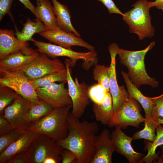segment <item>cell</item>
Returning <instances> with one entry per match:
<instances>
[{"instance_id":"obj_33","label":"cell","mask_w":163,"mask_h":163,"mask_svg":"<svg viewBox=\"0 0 163 163\" xmlns=\"http://www.w3.org/2000/svg\"><path fill=\"white\" fill-rule=\"evenodd\" d=\"M107 91L102 86L97 83L90 87L89 96L94 103L100 104L102 102Z\"/></svg>"},{"instance_id":"obj_36","label":"cell","mask_w":163,"mask_h":163,"mask_svg":"<svg viewBox=\"0 0 163 163\" xmlns=\"http://www.w3.org/2000/svg\"><path fill=\"white\" fill-rule=\"evenodd\" d=\"M101 2L107 9L110 14L112 13L119 14L122 16L123 13L117 6L113 0H97Z\"/></svg>"},{"instance_id":"obj_6","label":"cell","mask_w":163,"mask_h":163,"mask_svg":"<svg viewBox=\"0 0 163 163\" xmlns=\"http://www.w3.org/2000/svg\"><path fill=\"white\" fill-rule=\"evenodd\" d=\"M70 59H65L67 70V81L69 94L72 102V113L79 119L84 113L90 103L88 91L90 86L85 82L80 83L77 78L73 79L71 73Z\"/></svg>"},{"instance_id":"obj_8","label":"cell","mask_w":163,"mask_h":163,"mask_svg":"<svg viewBox=\"0 0 163 163\" xmlns=\"http://www.w3.org/2000/svg\"><path fill=\"white\" fill-rule=\"evenodd\" d=\"M0 85L11 88L31 101L39 100L36 89L23 71H8L0 69Z\"/></svg>"},{"instance_id":"obj_37","label":"cell","mask_w":163,"mask_h":163,"mask_svg":"<svg viewBox=\"0 0 163 163\" xmlns=\"http://www.w3.org/2000/svg\"><path fill=\"white\" fill-rule=\"evenodd\" d=\"M13 129L8 120L2 114H0V136L8 133Z\"/></svg>"},{"instance_id":"obj_20","label":"cell","mask_w":163,"mask_h":163,"mask_svg":"<svg viewBox=\"0 0 163 163\" xmlns=\"http://www.w3.org/2000/svg\"><path fill=\"white\" fill-rule=\"evenodd\" d=\"M36 19L42 22L47 30L59 28L57 25L53 7L51 2L49 0H36Z\"/></svg>"},{"instance_id":"obj_41","label":"cell","mask_w":163,"mask_h":163,"mask_svg":"<svg viewBox=\"0 0 163 163\" xmlns=\"http://www.w3.org/2000/svg\"><path fill=\"white\" fill-rule=\"evenodd\" d=\"M161 149L162 153L161 156L158 157L157 163H163V145L160 146Z\"/></svg>"},{"instance_id":"obj_39","label":"cell","mask_w":163,"mask_h":163,"mask_svg":"<svg viewBox=\"0 0 163 163\" xmlns=\"http://www.w3.org/2000/svg\"><path fill=\"white\" fill-rule=\"evenodd\" d=\"M22 3L25 8L29 10L35 15V7L30 2L29 0H18Z\"/></svg>"},{"instance_id":"obj_1","label":"cell","mask_w":163,"mask_h":163,"mask_svg":"<svg viewBox=\"0 0 163 163\" xmlns=\"http://www.w3.org/2000/svg\"><path fill=\"white\" fill-rule=\"evenodd\" d=\"M68 121V136L56 142L57 144L73 152L77 156V163H91L95 153L94 145L98 125L95 122H81L71 112Z\"/></svg>"},{"instance_id":"obj_2","label":"cell","mask_w":163,"mask_h":163,"mask_svg":"<svg viewBox=\"0 0 163 163\" xmlns=\"http://www.w3.org/2000/svg\"><path fill=\"white\" fill-rule=\"evenodd\" d=\"M72 104L53 108L47 115L29 126L28 130L45 135L57 142L68 136V117Z\"/></svg>"},{"instance_id":"obj_28","label":"cell","mask_w":163,"mask_h":163,"mask_svg":"<svg viewBox=\"0 0 163 163\" xmlns=\"http://www.w3.org/2000/svg\"><path fill=\"white\" fill-rule=\"evenodd\" d=\"M156 138L153 142L150 141L147 143L146 146L148 151L147 155L143 159V162L145 163H151L157 159L158 156L155 153L156 148L163 145V126L159 125L156 130Z\"/></svg>"},{"instance_id":"obj_15","label":"cell","mask_w":163,"mask_h":163,"mask_svg":"<svg viewBox=\"0 0 163 163\" xmlns=\"http://www.w3.org/2000/svg\"><path fill=\"white\" fill-rule=\"evenodd\" d=\"M110 136L115 147V151L125 156L129 163L143 162L145 156L143 154L134 150L131 144L133 140L132 137L127 136L118 127H115Z\"/></svg>"},{"instance_id":"obj_24","label":"cell","mask_w":163,"mask_h":163,"mask_svg":"<svg viewBox=\"0 0 163 163\" xmlns=\"http://www.w3.org/2000/svg\"><path fill=\"white\" fill-rule=\"evenodd\" d=\"M53 108L52 106L43 100L31 101L29 109L24 116V119L29 126L33 122L48 114Z\"/></svg>"},{"instance_id":"obj_9","label":"cell","mask_w":163,"mask_h":163,"mask_svg":"<svg viewBox=\"0 0 163 163\" xmlns=\"http://www.w3.org/2000/svg\"><path fill=\"white\" fill-rule=\"evenodd\" d=\"M137 101L129 97L121 107L114 113L107 124L110 127H118L125 129L131 126L139 128L145 118L140 113V107Z\"/></svg>"},{"instance_id":"obj_22","label":"cell","mask_w":163,"mask_h":163,"mask_svg":"<svg viewBox=\"0 0 163 163\" xmlns=\"http://www.w3.org/2000/svg\"><path fill=\"white\" fill-rule=\"evenodd\" d=\"M121 74L126 84L129 97L135 99L141 104L145 111V118L151 117L152 107L150 97L142 94L132 82L127 73L122 71Z\"/></svg>"},{"instance_id":"obj_32","label":"cell","mask_w":163,"mask_h":163,"mask_svg":"<svg viewBox=\"0 0 163 163\" xmlns=\"http://www.w3.org/2000/svg\"><path fill=\"white\" fill-rule=\"evenodd\" d=\"M152 107L151 117L161 124L163 123V94L156 97H150Z\"/></svg>"},{"instance_id":"obj_19","label":"cell","mask_w":163,"mask_h":163,"mask_svg":"<svg viewBox=\"0 0 163 163\" xmlns=\"http://www.w3.org/2000/svg\"><path fill=\"white\" fill-rule=\"evenodd\" d=\"M12 30L0 29V60L29 46L27 41L21 40Z\"/></svg>"},{"instance_id":"obj_12","label":"cell","mask_w":163,"mask_h":163,"mask_svg":"<svg viewBox=\"0 0 163 163\" xmlns=\"http://www.w3.org/2000/svg\"><path fill=\"white\" fill-rule=\"evenodd\" d=\"M66 83H53L43 88H39L36 91L39 100H43L53 108L60 107L72 104Z\"/></svg>"},{"instance_id":"obj_7","label":"cell","mask_w":163,"mask_h":163,"mask_svg":"<svg viewBox=\"0 0 163 163\" xmlns=\"http://www.w3.org/2000/svg\"><path fill=\"white\" fill-rule=\"evenodd\" d=\"M63 148L49 137L39 134L26 152L30 163H43L47 158L61 162L60 154Z\"/></svg>"},{"instance_id":"obj_35","label":"cell","mask_w":163,"mask_h":163,"mask_svg":"<svg viewBox=\"0 0 163 163\" xmlns=\"http://www.w3.org/2000/svg\"><path fill=\"white\" fill-rule=\"evenodd\" d=\"M13 0H0V21L6 14L11 17L10 9Z\"/></svg>"},{"instance_id":"obj_25","label":"cell","mask_w":163,"mask_h":163,"mask_svg":"<svg viewBox=\"0 0 163 163\" xmlns=\"http://www.w3.org/2000/svg\"><path fill=\"white\" fill-rule=\"evenodd\" d=\"M23 28L19 31L15 27V35L19 40L25 41H31L33 36L35 34H39L47 28L41 21L35 19L31 20L27 18L26 22L23 24Z\"/></svg>"},{"instance_id":"obj_31","label":"cell","mask_w":163,"mask_h":163,"mask_svg":"<svg viewBox=\"0 0 163 163\" xmlns=\"http://www.w3.org/2000/svg\"><path fill=\"white\" fill-rule=\"evenodd\" d=\"M26 130L14 129L8 133L0 136V153L17 140Z\"/></svg>"},{"instance_id":"obj_34","label":"cell","mask_w":163,"mask_h":163,"mask_svg":"<svg viewBox=\"0 0 163 163\" xmlns=\"http://www.w3.org/2000/svg\"><path fill=\"white\" fill-rule=\"evenodd\" d=\"M60 155L61 162L62 163H77V156L73 152L69 149H63Z\"/></svg>"},{"instance_id":"obj_17","label":"cell","mask_w":163,"mask_h":163,"mask_svg":"<svg viewBox=\"0 0 163 163\" xmlns=\"http://www.w3.org/2000/svg\"><path fill=\"white\" fill-rule=\"evenodd\" d=\"M111 133L107 128L97 135L95 142V154L91 163H112V156L115 151L111 137Z\"/></svg>"},{"instance_id":"obj_38","label":"cell","mask_w":163,"mask_h":163,"mask_svg":"<svg viewBox=\"0 0 163 163\" xmlns=\"http://www.w3.org/2000/svg\"><path fill=\"white\" fill-rule=\"evenodd\" d=\"M6 163H30V161L26 152H24L15 155Z\"/></svg>"},{"instance_id":"obj_14","label":"cell","mask_w":163,"mask_h":163,"mask_svg":"<svg viewBox=\"0 0 163 163\" xmlns=\"http://www.w3.org/2000/svg\"><path fill=\"white\" fill-rule=\"evenodd\" d=\"M30 102L21 96L15 98L4 109L2 115L14 129L28 130L29 125L23 117L29 109Z\"/></svg>"},{"instance_id":"obj_29","label":"cell","mask_w":163,"mask_h":163,"mask_svg":"<svg viewBox=\"0 0 163 163\" xmlns=\"http://www.w3.org/2000/svg\"><path fill=\"white\" fill-rule=\"evenodd\" d=\"M94 79L102 86L107 91H110L109 67L98 63L94 65L93 71Z\"/></svg>"},{"instance_id":"obj_16","label":"cell","mask_w":163,"mask_h":163,"mask_svg":"<svg viewBox=\"0 0 163 163\" xmlns=\"http://www.w3.org/2000/svg\"><path fill=\"white\" fill-rule=\"evenodd\" d=\"M38 53L37 49L26 47L0 60V69L8 71L21 70L34 59Z\"/></svg>"},{"instance_id":"obj_3","label":"cell","mask_w":163,"mask_h":163,"mask_svg":"<svg viewBox=\"0 0 163 163\" xmlns=\"http://www.w3.org/2000/svg\"><path fill=\"white\" fill-rule=\"evenodd\" d=\"M152 42L145 49L132 51L119 48L117 53L120 63L128 69L127 74L133 83L138 88L142 85L158 87V82L149 76L145 68L144 59L146 53L155 45Z\"/></svg>"},{"instance_id":"obj_40","label":"cell","mask_w":163,"mask_h":163,"mask_svg":"<svg viewBox=\"0 0 163 163\" xmlns=\"http://www.w3.org/2000/svg\"><path fill=\"white\" fill-rule=\"evenodd\" d=\"M150 8L155 7L156 8L161 9L163 11V0H155L154 1L149 2Z\"/></svg>"},{"instance_id":"obj_30","label":"cell","mask_w":163,"mask_h":163,"mask_svg":"<svg viewBox=\"0 0 163 163\" xmlns=\"http://www.w3.org/2000/svg\"><path fill=\"white\" fill-rule=\"evenodd\" d=\"M21 96L11 88L0 85V114H3L5 108L16 98Z\"/></svg>"},{"instance_id":"obj_18","label":"cell","mask_w":163,"mask_h":163,"mask_svg":"<svg viewBox=\"0 0 163 163\" xmlns=\"http://www.w3.org/2000/svg\"><path fill=\"white\" fill-rule=\"evenodd\" d=\"M39 134L29 130H26L17 140L0 153V163H6L16 155L26 152Z\"/></svg>"},{"instance_id":"obj_11","label":"cell","mask_w":163,"mask_h":163,"mask_svg":"<svg viewBox=\"0 0 163 163\" xmlns=\"http://www.w3.org/2000/svg\"><path fill=\"white\" fill-rule=\"evenodd\" d=\"M119 47L115 43L111 44L108 47L111 61L109 67L110 92L111 94L114 112L117 111L129 99L128 91L123 86H119L117 83L116 69V57Z\"/></svg>"},{"instance_id":"obj_4","label":"cell","mask_w":163,"mask_h":163,"mask_svg":"<svg viewBox=\"0 0 163 163\" xmlns=\"http://www.w3.org/2000/svg\"><path fill=\"white\" fill-rule=\"evenodd\" d=\"M148 0H139L132 7L133 8L126 12L122 18L128 25L129 32L138 35L139 39L152 37L155 30L151 23L150 8Z\"/></svg>"},{"instance_id":"obj_10","label":"cell","mask_w":163,"mask_h":163,"mask_svg":"<svg viewBox=\"0 0 163 163\" xmlns=\"http://www.w3.org/2000/svg\"><path fill=\"white\" fill-rule=\"evenodd\" d=\"M66 69L65 65L58 59H51L45 54L39 52L34 59L21 70L31 80Z\"/></svg>"},{"instance_id":"obj_13","label":"cell","mask_w":163,"mask_h":163,"mask_svg":"<svg viewBox=\"0 0 163 163\" xmlns=\"http://www.w3.org/2000/svg\"><path fill=\"white\" fill-rule=\"evenodd\" d=\"M50 42L65 48L72 49L73 46L85 47L90 50H95V47L74 34L66 32L60 28L46 30L39 34Z\"/></svg>"},{"instance_id":"obj_21","label":"cell","mask_w":163,"mask_h":163,"mask_svg":"<svg viewBox=\"0 0 163 163\" xmlns=\"http://www.w3.org/2000/svg\"><path fill=\"white\" fill-rule=\"evenodd\" d=\"M58 26L63 30L80 37V34L75 29L71 20L70 13L67 7L57 0H51Z\"/></svg>"},{"instance_id":"obj_5","label":"cell","mask_w":163,"mask_h":163,"mask_svg":"<svg viewBox=\"0 0 163 163\" xmlns=\"http://www.w3.org/2000/svg\"><path fill=\"white\" fill-rule=\"evenodd\" d=\"M31 41L38 48L37 50L39 52L45 53L49 57L53 58L59 56L69 58L70 67H73L76 62L80 59L82 60V66L86 70H89L98 63L97 53L95 50L87 52H78L50 43L38 41L33 38Z\"/></svg>"},{"instance_id":"obj_23","label":"cell","mask_w":163,"mask_h":163,"mask_svg":"<svg viewBox=\"0 0 163 163\" xmlns=\"http://www.w3.org/2000/svg\"><path fill=\"white\" fill-rule=\"evenodd\" d=\"M93 111L96 120L104 125H107L114 113L112 97L110 91H107L102 102L94 103Z\"/></svg>"},{"instance_id":"obj_26","label":"cell","mask_w":163,"mask_h":163,"mask_svg":"<svg viewBox=\"0 0 163 163\" xmlns=\"http://www.w3.org/2000/svg\"><path fill=\"white\" fill-rule=\"evenodd\" d=\"M36 89L45 87L56 82L67 83L66 69L58 72L49 74L35 79L30 80Z\"/></svg>"},{"instance_id":"obj_27","label":"cell","mask_w":163,"mask_h":163,"mask_svg":"<svg viewBox=\"0 0 163 163\" xmlns=\"http://www.w3.org/2000/svg\"><path fill=\"white\" fill-rule=\"evenodd\" d=\"M144 128L135 133L132 137L133 140L143 139L153 142L156 136L155 131L158 126L160 124L151 117L145 118Z\"/></svg>"}]
</instances>
